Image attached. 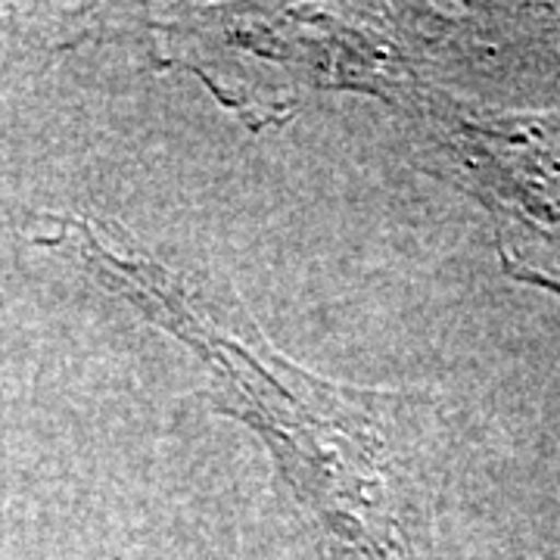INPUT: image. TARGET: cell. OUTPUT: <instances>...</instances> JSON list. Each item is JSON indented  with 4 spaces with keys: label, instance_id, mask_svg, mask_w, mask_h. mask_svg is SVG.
<instances>
[{
    "label": "cell",
    "instance_id": "cell-1",
    "mask_svg": "<svg viewBox=\"0 0 560 560\" xmlns=\"http://www.w3.org/2000/svg\"><path fill=\"white\" fill-rule=\"evenodd\" d=\"M91 256L147 318L215 359L246 401V418L278 448L290 486L320 526L359 560H418L411 526L393 492V396L352 393L283 364L249 340L243 315H221L206 293L147 259L109 253L84 228Z\"/></svg>",
    "mask_w": 560,
    "mask_h": 560
}]
</instances>
